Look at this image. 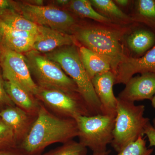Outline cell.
<instances>
[{"label":"cell","instance_id":"5b68a950","mask_svg":"<svg viewBox=\"0 0 155 155\" xmlns=\"http://www.w3.org/2000/svg\"><path fill=\"white\" fill-rule=\"evenodd\" d=\"M115 118L103 114L75 117L79 142L93 153L107 151V146L113 140Z\"/></svg>","mask_w":155,"mask_h":155},{"label":"cell","instance_id":"7c38bea8","mask_svg":"<svg viewBox=\"0 0 155 155\" xmlns=\"http://www.w3.org/2000/svg\"><path fill=\"white\" fill-rule=\"evenodd\" d=\"M155 95V72H146L130 78L118 98L134 103L144 100L151 101Z\"/></svg>","mask_w":155,"mask_h":155},{"label":"cell","instance_id":"603a6c76","mask_svg":"<svg viewBox=\"0 0 155 155\" xmlns=\"http://www.w3.org/2000/svg\"><path fill=\"white\" fill-rule=\"evenodd\" d=\"M87 148L80 143L70 140L44 155H87Z\"/></svg>","mask_w":155,"mask_h":155},{"label":"cell","instance_id":"277c9868","mask_svg":"<svg viewBox=\"0 0 155 155\" xmlns=\"http://www.w3.org/2000/svg\"><path fill=\"white\" fill-rule=\"evenodd\" d=\"M118 99L113 138L111 144L119 153L144 134L150 119L145 117V106Z\"/></svg>","mask_w":155,"mask_h":155},{"label":"cell","instance_id":"d4e9b609","mask_svg":"<svg viewBox=\"0 0 155 155\" xmlns=\"http://www.w3.org/2000/svg\"><path fill=\"white\" fill-rule=\"evenodd\" d=\"M16 140L13 130L0 119V150H13Z\"/></svg>","mask_w":155,"mask_h":155},{"label":"cell","instance_id":"3957f363","mask_svg":"<svg viewBox=\"0 0 155 155\" xmlns=\"http://www.w3.org/2000/svg\"><path fill=\"white\" fill-rule=\"evenodd\" d=\"M46 56L58 64L74 81L91 115L102 114L101 103L76 47L72 45L59 48Z\"/></svg>","mask_w":155,"mask_h":155},{"label":"cell","instance_id":"7402d4cb","mask_svg":"<svg viewBox=\"0 0 155 155\" xmlns=\"http://www.w3.org/2000/svg\"><path fill=\"white\" fill-rule=\"evenodd\" d=\"M35 41V40L25 38L0 35V44L21 54L32 51Z\"/></svg>","mask_w":155,"mask_h":155},{"label":"cell","instance_id":"83f0119b","mask_svg":"<svg viewBox=\"0 0 155 155\" xmlns=\"http://www.w3.org/2000/svg\"><path fill=\"white\" fill-rule=\"evenodd\" d=\"M8 9H12V1L0 0V11Z\"/></svg>","mask_w":155,"mask_h":155},{"label":"cell","instance_id":"f546056e","mask_svg":"<svg viewBox=\"0 0 155 155\" xmlns=\"http://www.w3.org/2000/svg\"><path fill=\"white\" fill-rule=\"evenodd\" d=\"M130 1L128 0H116L114 1V2L117 5L122 7H126L129 5Z\"/></svg>","mask_w":155,"mask_h":155},{"label":"cell","instance_id":"e0dca14e","mask_svg":"<svg viewBox=\"0 0 155 155\" xmlns=\"http://www.w3.org/2000/svg\"><path fill=\"white\" fill-rule=\"evenodd\" d=\"M126 42L132 52L143 56L155 45V31L145 27L137 28L128 35Z\"/></svg>","mask_w":155,"mask_h":155},{"label":"cell","instance_id":"52a82bcc","mask_svg":"<svg viewBox=\"0 0 155 155\" xmlns=\"http://www.w3.org/2000/svg\"><path fill=\"white\" fill-rule=\"evenodd\" d=\"M12 9L36 25L67 33L75 26L74 17L66 11L51 6H38L12 2Z\"/></svg>","mask_w":155,"mask_h":155},{"label":"cell","instance_id":"cb8c5ba5","mask_svg":"<svg viewBox=\"0 0 155 155\" xmlns=\"http://www.w3.org/2000/svg\"><path fill=\"white\" fill-rule=\"evenodd\" d=\"M153 148H148L146 146V140L143 137L131 143L118 153L117 155H151Z\"/></svg>","mask_w":155,"mask_h":155},{"label":"cell","instance_id":"d6986e66","mask_svg":"<svg viewBox=\"0 0 155 155\" xmlns=\"http://www.w3.org/2000/svg\"><path fill=\"white\" fill-rule=\"evenodd\" d=\"M93 7L100 12V14L112 21L127 24L133 21L132 18L124 13L114 1L111 0H91Z\"/></svg>","mask_w":155,"mask_h":155},{"label":"cell","instance_id":"2e32d148","mask_svg":"<svg viewBox=\"0 0 155 155\" xmlns=\"http://www.w3.org/2000/svg\"><path fill=\"white\" fill-rule=\"evenodd\" d=\"M78 51L84 67L91 79L97 74L112 71L110 62L105 57L84 46L81 47Z\"/></svg>","mask_w":155,"mask_h":155},{"label":"cell","instance_id":"7a4b0ae2","mask_svg":"<svg viewBox=\"0 0 155 155\" xmlns=\"http://www.w3.org/2000/svg\"><path fill=\"white\" fill-rule=\"evenodd\" d=\"M128 28L93 25L73 28L75 38L89 49L105 57L115 73L119 63L126 56L122 40Z\"/></svg>","mask_w":155,"mask_h":155},{"label":"cell","instance_id":"9a60e30c","mask_svg":"<svg viewBox=\"0 0 155 155\" xmlns=\"http://www.w3.org/2000/svg\"><path fill=\"white\" fill-rule=\"evenodd\" d=\"M5 88L14 104L30 115H37L39 104L24 87L11 81H4Z\"/></svg>","mask_w":155,"mask_h":155},{"label":"cell","instance_id":"6da1fadb","mask_svg":"<svg viewBox=\"0 0 155 155\" xmlns=\"http://www.w3.org/2000/svg\"><path fill=\"white\" fill-rule=\"evenodd\" d=\"M37 118L19 146L24 155H41L48 146L56 143H66L78 136L75 119L58 117L40 104Z\"/></svg>","mask_w":155,"mask_h":155},{"label":"cell","instance_id":"ac0fdd59","mask_svg":"<svg viewBox=\"0 0 155 155\" xmlns=\"http://www.w3.org/2000/svg\"><path fill=\"white\" fill-rule=\"evenodd\" d=\"M0 19L7 25L16 30L30 32L38 35L40 25L29 21L12 9L0 11Z\"/></svg>","mask_w":155,"mask_h":155},{"label":"cell","instance_id":"f1b7e54d","mask_svg":"<svg viewBox=\"0 0 155 155\" xmlns=\"http://www.w3.org/2000/svg\"><path fill=\"white\" fill-rule=\"evenodd\" d=\"M0 155H24L19 150H0Z\"/></svg>","mask_w":155,"mask_h":155},{"label":"cell","instance_id":"30bf717a","mask_svg":"<svg viewBox=\"0 0 155 155\" xmlns=\"http://www.w3.org/2000/svg\"><path fill=\"white\" fill-rule=\"evenodd\" d=\"M155 72V45L140 58L124 57L116 72L115 84H126L137 73Z\"/></svg>","mask_w":155,"mask_h":155},{"label":"cell","instance_id":"4dcf8cb0","mask_svg":"<svg viewBox=\"0 0 155 155\" xmlns=\"http://www.w3.org/2000/svg\"><path fill=\"white\" fill-rule=\"evenodd\" d=\"M70 1L68 0H58L56 1V2L61 5H66L70 3Z\"/></svg>","mask_w":155,"mask_h":155},{"label":"cell","instance_id":"4fadbf2b","mask_svg":"<svg viewBox=\"0 0 155 155\" xmlns=\"http://www.w3.org/2000/svg\"><path fill=\"white\" fill-rule=\"evenodd\" d=\"M73 42L72 36L68 33L40 25L32 50L40 53H48L59 48L71 45Z\"/></svg>","mask_w":155,"mask_h":155},{"label":"cell","instance_id":"44dd1931","mask_svg":"<svg viewBox=\"0 0 155 155\" xmlns=\"http://www.w3.org/2000/svg\"><path fill=\"white\" fill-rule=\"evenodd\" d=\"M70 9L75 14L82 17L89 18L104 24H110L111 21L94 9L90 1L73 0L69 3Z\"/></svg>","mask_w":155,"mask_h":155},{"label":"cell","instance_id":"d6a6232c","mask_svg":"<svg viewBox=\"0 0 155 155\" xmlns=\"http://www.w3.org/2000/svg\"><path fill=\"white\" fill-rule=\"evenodd\" d=\"M110 153V151H107L105 152L100 153H93L92 155H108Z\"/></svg>","mask_w":155,"mask_h":155},{"label":"cell","instance_id":"ba28073f","mask_svg":"<svg viewBox=\"0 0 155 155\" xmlns=\"http://www.w3.org/2000/svg\"><path fill=\"white\" fill-rule=\"evenodd\" d=\"M35 96L64 117L74 119L80 115L91 116L86 104L78 94L38 86Z\"/></svg>","mask_w":155,"mask_h":155},{"label":"cell","instance_id":"8992f818","mask_svg":"<svg viewBox=\"0 0 155 155\" xmlns=\"http://www.w3.org/2000/svg\"><path fill=\"white\" fill-rule=\"evenodd\" d=\"M24 57L30 72L38 81L39 87L78 94L74 81L55 62L34 50L25 53Z\"/></svg>","mask_w":155,"mask_h":155},{"label":"cell","instance_id":"ffe728a7","mask_svg":"<svg viewBox=\"0 0 155 155\" xmlns=\"http://www.w3.org/2000/svg\"><path fill=\"white\" fill-rule=\"evenodd\" d=\"M133 21L144 24L155 31V0H138L135 2Z\"/></svg>","mask_w":155,"mask_h":155},{"label":"cell","instance_id":"1f68e13d","mask_svg":"<svg viewBox=\"0 0 155 155\" xmlns=\"http://www.w3.org/2000/svg\"><path fill=\"white\" fill-rule=\"evenodd\" d=\"M151 101L152 105L153 107L155 109V95L153 97L152 99L151 100ZM153 126L155 129V118L153 120Z\"/></svg>","mask_w":155,"mask_h":155},{"label":"cell","instance_id":"9c48e42d","mask_svg":"<svg viewBox=\"0 0 155 155\" xmlns=\"http://www.w3.org/2000/svg\"><path fill=\"white\" fill-rule=\"evenodd\" d=\"M0 64L5 80L16 82L35 96L38 86L31 77L24 56L0 44Z\"/></svg>","mask_w":155,"mask_h":155},{"label":"cell","instance_id":"484cf974","mask_svg":"<svg viewBox=\"0 0 155 155\" xmlns=\"http://www.w3.org/2000/svg\"><path fill=\"white\" fill-rule=\"evenodd\" d=\"M14 104L6 91L4 81L0 74V106L8 105L12 107Z\"/></svg>","mask_w":155,"mask_h":155},{"label":"cell","instance_id":"5bb4252c","mask_svg":"<svg viewBox=\"0 0 155 155\" xmlns=\"http://www.w3.org/2000/svg\"><path fill=\"white\" fill-rule=\"evenodd\" d=\"M30 116L18 107H9L0 112V119L13 130L16 140L24 139L30 130Z\"/></svg>","mask_w":155,"mask_h":155},{"label":"cell","instance_id":"8fae6325","mask_svg":"<svg viewBox=\"0 0 155 155\" xmlns=\"http://www.w3.org/2000/svg\"><path fill=\"white\" fill-rule=\"evenodd\" d=\"M116 75L112 71L100 73L91 79L101 107L102 114L116 117L118 99L113 91Z\"/></svg>","mask_w":155,"mask_h":155},{"label":"cell","instance_id":"4316f807","mask_svg":"<svg viewBox=\"0 0 155 155\" xmlns=\"http://www.w3.org/2000/svg\"><path fill=\"white\" fill-rule=\"evenodd\" d=\"M144 134L149 142V147H155V129L150 122L146 126Z\"/></svg>","mask_w":155,"mask_h":155}]
</instances>
